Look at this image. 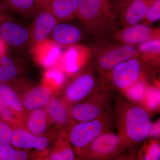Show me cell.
Instances as JSON below:
<instances>
[{"instance_id": "4316f807", "label": "cell", "mask_w": 160, "mask_h": 160, "mask_svg": "<svg viewBox=\"0 0 160 160\" xmlns=\"http://www.w3.org/2000/svg\"><path fill=\"white\" fill-rule=\"evenodd\" d=\"M146 17L149 22L155 23L160 19V1L157 0L149 7Z\"/></svg>"}, {"instance_id": "8992f818", "label": "cell", "mask_w": 160, "mask_h": 160, "mask_svg": "<svg viewBox=\"0 0 160 160\" xmlns=\"http://www.w3.org/2000/svg\"><path fill=\"white\" fill-rule=\"evenodd\" d=\"M102 87H100L92 73L86 72L79 76L68 86L65 96L70 102H78L90 97Z\"/></svg>"}, {"instance_id": "f1b7e54d", "label": "cell", "mask_w": 160, "mask_h": 160, "mask_svg": "<svg viewBox=\"0 0 160 160\" xmlns=\"http://www.w3.org/2000/svg\"><path fill=\"white\" fill-rule=\"evenodd\" d=\"M45 78L46 79L52 80L58 84H62L64 80V76L62 72L54 69H49L46 72Z\"/></svg>"}, {"instance_id": "1f68e13d", "label": "cell", "mask_w": 160, "mask_h": 160, "mask_svg": "<svg viewBox=\"0 0 160 160\" xmlns=\"http://www.w3.org/2000/svg\"><path fill=\"white\" fill-rule=\"evenodd\" d=\"M9 10L7 6L0 3V14H9Z\"/></svg>"}, {"instance_id": "484cf974", "label": "cell", "mask_w": 160, "mask_h": 160, "mask_svg": "<svg viewBox=\"0 0 160 160\" xmlns=\"http://www.w3.org/2000/svg\"><path fill=\"white\" fill-rule=\"evenodd\" d=\"M12 132L9 126L0 121V144L9 146L12 143Z\"/></svg>"}, {"instance_id": "4dcf8cb0", "label": "cell", "mask_w": 160, "mask_h": 160, "mask_svg": "<svg viewBox=\"0 0 160 160\" xmlns=\"http://www.w3.org/2000/svg\"><path fill=\"white\" fill-rule=\"evenodd\" d=\"M7 51V45L0 37V59L6 55Z\"/></svg>"}, {"instance_id": "ffe728a7", "label": "cell", "mask_w": 160, "mask_h": 160, "mask_svg": "<svg viewBox=\"0 0 160 160\" xmlns=\"http://www.w3.org/2000/svg\"><path fill=\"white\" fill-rule=\"evenodd\" d=\"M48 108L50 116L56 123L63 125L69 119L68 110L60 100L56 99L52 100L48 105Z\"/></svg>"}, {"instance_id": "d6a6232c", "label": "cell", "mask_w": 160, "mask_h": 160, "mask_svg": "<svg viewBox=\"0 0 160 160\" xmlns=\"http://www.w3.org/2000/svg\"><path fill=\"white\" fill-rule=\"evenodd\" d=\"M10 15L0 14V24L4 21L11 19L10 18Z\"/></svg>"}, {"instance_id": "e0dca14e", "label": "cell", "mask_w": 160, "mask_h": 160, "mask_svg": "<svg viewBox=\"0 0 160 160\" xmlns=\"http://www.w3.org/2000/svg\"><path fill=\"white\" fill-rule=\"evenodd\" d=\"M149 7L144 0H135L126 11V22L130 26L138 24L146 17Z\"/></svg>"}, {"instance_id": "8fae6325", "label": "cell", "mask_w": 160, "mask_h": 160, "mask_svg": "<svg viewBox=\"0 0 160 160\" xmlns=\"http://www.w3.org/2000/svg\"><path fill=\"white\" fill-rule=\"evenodd\" d=\"M12 144L15 147L22 149H35L42 150L48 146V141L42 137L18 129L12 132Z\"/></svg>"}, {"instance_id": "83f0119b", "label": "cell", "mask_w": 160, "mask_h": 160, "mask_svg": "<svg viewBox=\"0 0 160 160\" xmlns=\"http://www.w3.org/2000/svg\"><path fill=\"white\" fill-rule=\"evenodd\" d=\"M74 158L75 154L73 150L70 147H67L52 153L50 157V159L71 160L74 159Z\"/></svg>"}, {"instance_id": "d4e9b609", "label": "cell", "mask_w": 160, "mask_h": 160, "mask_svg": "<svg viewBox=\"0 0 160 160\" xmlns=\"http://www.w3.org/2000/svg\"><path fill=\"white\" fill-rule=\"evenodd\" d=\"M138 50L144 54H158L160 51V40H150L141 43Z\"/></svg>"}, {"instance_id": "cb8c5ba5", "label": "cell", "mask_w": 160, "mask_h": 160, "mask_svg": "<svg viewBox=\"0 0 160 160\" xmlns=\"http://www.w3.org/2000/svg\"><path fill=\"white\" fill-rule=\"evenodd\" d=\"M79 49L77 47L69 48L65 54L66 68L69 72H75L78 71L77 62L79 55Z\"/></svg>"}, {"instance_id": "52a82bcc", "label": "cell", "mask_w": 160, "mask_h": 160, "mask_svg": "<svg viewBox=\"0 0 160 160\" xmlns=\"http://www.w3.org/2000/svg\"><path fill=\"white\" fill-rule=\"evenodd\" d=\"M33 17L29 29L32 47L47 39L58 23L51 12L45 7L40 8Z\"/></svg>"}, {"instance_id": "836d02e7", "label": "cell", "mask_w": 160, "mask_h": 160, "mask_svg": "<svg viewBox=\"0 0 160 160\" xmlns=\"http://www.w3.org/2000/svg\"><path fill=\"white\" fill-rule=\"evenodd\" d=\"M47 1L48 0H35L38 6L40 8L45 7Z\"/></svg>"}, {"instance_id": "9c48e42d", "label": "cell", "mask_w": 160, "mask_h": 160, "mask_svg": "<svg viewBox=\"0 0 160 160\" xmlns=\"http://www.w3.org/2000/svg\"><path fill=\"white\" fill-rule=\"evenodd\" d=\"M0 37L7 45L22 47L30 41V30L10 19L0 24Z\"/></svg>"}, {"instance_id": "5b68a950", "label": "cell", "mask_w": 160, "mask_h": 160, "mask_svg": "<svg viewBox=\"0 0 160 160\" xmlns=\"http://www.w3.org/2000/svg\"><path fill=\"white\" fill-rule=\"evenodd\" d=\"M109 72L112 87L119 91H124L140 82L142 66L141 62L134 58L121 63Z\"/></svg>"}, {"instance_id": "f546056e", "label": "cell", "mask_w": 160, "mask_h": 160, "mask_svg": "<svg viewBox=\"0 0 160 160\" xmlns=\"http://www.w3.org/2000/svg\"><path fill=\"white\" fill-rule=\"evenodd\" d=\"M0 112L5 118L11 119L12 115L9 109V105L0 98Z\"/></svg>"}, {"instance_id": "7402d4cb", "label": "cell", "mask_w": 160, "mask_h": 160, "mask_svg": "<svg viewBox=\"0 0 160 160\" xmlns=\"http://www.w3.org/2000/svg\"><path fill=\"white\" fill-rule=\"evenodd\" d=\"M0 98L16 111H22V106L17 95L10 87L2 83H0Z\"/></svg>"}, {"instance_id": "ba28073f", "label": "cell", "mask_w": 160, "mask_h": 160, "mask_svg": "<svg viewBox=\"0 0 160 160\" xmlns=\"http://www.w3.org/2000/svg\"><path fill=\"white\" fill-rule=\"evenodd\" d=\"M137 53L132 45H123L100 55L96 60L97 68L102 72H110L121 63L136 57Z\"/></svg>"}, {"instance_id": "ac0fdd59", "label": "cell", "mask_w": 160, "mask_h": 160, "mask_svg": "<svg viewBox=\"0 0 160 160\" xmlns=\"http://www.w3.org/2000/svg\"><path fill=\"white\" fill-rule=\"evenodd\" d=\"M10 9L25 18L34 17L39 7L35 0H5Z\"/></svg>"}, {"instance_id": "9a60e30c", "label": "cell", "mask_w": 160, "mask_h": 160, "mask_svg": "<svg viewBox=\"0 0 160 160\" xmlns=\"http://www.w3.org/2000/svg\"><path fill=\"white\" fill-rule=\"evenodd\" d=\"M77 12L80 19L84 24L93 22L102 11V0H78Z\"/></svg>"}, {"instance_id": "5bb4252c", "label": "cell", "mask_w": 160, "mask_h": 160, "mask_svg": "<svg viewBox=\"0 0 160 160\" xmlns=\"http://www.w3.org/2000/svg\"><path fill=\"white\" fill-rule=\"evenodd\" d=\"M152 36L151 29L142 24H135L126 28L121 33V39L126 44H141L151 40Z\"/></svg>"}, {"instance_id": "7c38bea8", "label": "cell", "mask_w": 160, "mask_h": 160, "mask_svg": "<svg viewBox=\"0 0 160 160\" xmlns=\"http://www.w3.org/2000/svg\"><path fill=\"white\" fill-rule=\"evenodd\" d=\"M53 42L58 45L70 46L78 42L82 37L81 30L68 23H57L51 33Z\"/></svg>"}, {"instance_id": "7a4b0ae2", "label": "cell", "mask_w": 160, "mask_h": 160, "mask_svg": "<svg viewBox=\"0 0 160 160\" xmlns=\"http://www.w3.org/2000/svg\"><path fill=\"white\" fill-rule=\"evenodd\" d=\"M112 90L102 87L85 102L71 106L70 115L79 122H87L112 112V105L115 99Z\"/></svg>"}, {"instance_id": "4fadbf2b", "label": "cell", "mask_w": 160, "mask_h": 160, "mask_svg": "<svg viewBox=\"0 0 160 160\" xmlns=\"http://www.w3.org/2000/svg\"><path fill=\"white\" fill-rule=\"evenodd\" d=\"M78 0H48L45 8L51 12L58 21H67L77 12Z\"/></svg>"}, {"instance_id": "44dd1931", "label": "cell", "mask_w": 160, "mask_h": 160, "mask_svg": "<svg viewBox=\"0 0 160 160\" xmlns=\"http://www.w3.org/2000/svg\"><path fill=\"white\" fill-rule=\"evenodd\" d=\"M17 74V69L12 59L3 56L0 59V82H8L14 79Z\"/></svg>"}, {"instance_id": "277c9868", "label": "cell", "mask_w": 160, "mask_h": 160, "mask_svg": "<svg viewBox=\"0 0 160 160\" xmlns=\"http://www.w3.org/2000/svg\"><path fill=\"white\" fill-rule=\"evenodd\" d=\"M126 148L118 134L109 131L95 139L83 149L82 153L86 159H109L119 154Z\"/></svg>"}, {"instance_id": "6da1fadb", "label": "cell", "mask_w": 160, "mask_h": 160, "mask_svg": "<svg viewBox=\"0 0 160 160\" xmlns=\"http://www.w3.org/2000/svg\"><path fill=\"white\" fill-rule=\"evenodd\" d=\"M115 108L118 134L126 148L146 140L152 129L151 118L146 109L122 97L117 98Z\"/></svg>"}, {"instance_id": "603a6c76", "label": "cell", "mask_w": 160, "mask_h": 160, "mask_svg": "<svg viewBox=\"0 0 160 160\" xmlns=\"http://www.w3.org/2000/svg\"><path fill=\"white\" fill-rule=\"evenodd\" d=\"M28 157L27 153L22 151H16L9 146L0 144V160H24Z\"/></svg>"}, {"instance_id": "3957f363", "label": "cell", "mask_w": 160, "mask_h": 160, "mask_svg": "<svg viewBox=\"0 0 160 160\" xmlns=\"http://www.w3.org/2000/svg\"><path fill=\"white\" fill-rule=\"evenodd\" d=\"M114 116L111 112L95 119L80 122L75 125L69 133L72 144L83 150L100 135L109 131L114 123Z\"/></svg>"}, {"instance_id": "d6986e66", "label": "cell", "mask_w": 160, "mask_h": 160, "mask_svg": "<svg viewBox=\"0 0 160 160\" xmlns=\"http://www.w3.org/2000/svg\"><path fill=\"white\" fill-rule=\"evenodd\" d=\"M28 126L32 134L37 136L43 134L47 126L46 111L40 108L34 109L29 116Z\"/></svg>"}, {"instance_id": "2e32d148", "label": "cell", "mask_w": 160, "mask_h": 160, "mask_svg": "<svg viewBox=\"0 0 160 160\" xmlns=\"http://www.w3.org/2000/svg\"><path fill=\"white\" fill-rule=\"evenodd\" d=\"M51 92L47 87L40 86L33 88L25 96L24 105L29 110H34L49 102Z\"/></svg>"}, {"instance_id": "30bf717a", "label": "cell", "mask_w": 160, "mask_h": 160, "mask_svg": "<svg viewBox=\"0 0 160 160\" xmlns=\"http://www.w3.org/2000/svg\"><path fill=\"white\" fill-rule=\"evenodd\" d=\"M32 51L43 66L50 67L54 65L61 55L62 50L58 44L47 39L32 47Z\"/></svg>"}]
</instances>
